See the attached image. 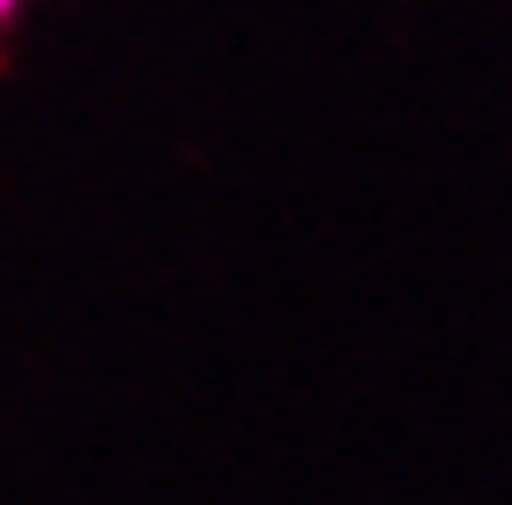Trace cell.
<instances>
[{"label": "cell", "instance_id": "1", "mask_svg": "<svg viewBox=\"0 0 512 505\" xmlns=\"http://www.w3.org/2000/svg\"><path fill=\"white\" fill-rule=\"evenodd\" d=\"M15 8H23V0H0V23H8V15H15Z\"/></svg>", "mask_w": 512, "mask_h": 505}]
</instances>
